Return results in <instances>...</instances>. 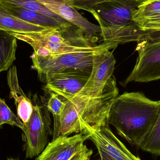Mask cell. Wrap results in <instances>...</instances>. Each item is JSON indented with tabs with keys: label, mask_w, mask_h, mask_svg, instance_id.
Wrapping results in <instances>:
<instances>
[{
	"label": "cell",
	"mask_w": 160,
	"mask_h": 160,
	"mask_svg": "<svg viewBox=\"0 0 160 160\" xmlns=\"http://www.w3.org/2000/svg\"><path fill=\"white\" fill-rule=\"evenodd\" d=\"M90 76L80 73L55 74L47 80L46 88L65 100H73L77 98Z\"/></svg>",
	"instance_id": "cell-11"
},
{
	"label": "cell",
	"mask_w": 160,
	"mask_h": 160,
	"mask_svg": "<svg viewBox=\"0 0 160 160\" xmlns=\"http://www.w3.org/2000/svg\"><path fill=\"white\" fill-rule=\"evenodd\" d=\"M160 13V0H143L133 13L135 21Z\"/></svg>",
	"instance_id": "cell-19"
},
{
	"label": "cell",
	"mask_w": 160,
	"mask_h": 160,
	"mask_svg": "<svg viewBox=\"0 0 160 160\" xmlns=\"http://www.w3.org/2000/svg\"><path fill=\"white\" fill-rule=\"evenodd\" d=\"M7 80L10 89V98L15 100L18 117L23 123H26L32 113L33 104L20 87L16 66H13L8 70Z\"/></svg>",
	"instance_id": "cell-13"
},
{
	"label": "cell",
	"mask_w": 160,
	"mask_h": 160,
	"mask_svg": "<svg viewBox=\"0 0 160 160\" xmlns=\"http://www.w3.org/2000/svg\"><path fill=\"white\" fill-rule=\"evenodd\" d=\"M49 112L45 105L36 103L28 122L23 123L22 139L27 158L39 156L48 145L49 136L52 135Z\"/></svg>",
	"instance_id": "cell-5"
},
{
	"label": "cell",
	"mask_w": 160,
	"mask_h": 160,
	"mask_svg": "<svg viewBox=\"0 0 160 160\" xmlns=\"http://www.w3.org/2000/svg\"><path fill=\"white\" fill-rule=\"evenodd\" d=\"M136 22L143 30L160 32V13Z\"/></svg>",
	"instance_id": "cell-22"
},
{
	"label": "cell",
	"mask_w": 160,
	"mask_h": 160,
	"mask_svg": "<svg viewBox=\"0 0 160 160\" xmlns=\"http://www.w3.org/2000/svg\"><path fill=\"white\" fill-rule=\"evenodd\" d=\"M10 33L17 39L31 45L34 50L32 55L39 57L106 48L114 49L118 47L115 44L104 42L95 45L87 38L78 27L51 28L28 33Z\"/></svg>",
	"instance_id": "cell-3"
},
{
	"label": "cell",
	"mask_w": 160,
	"mask_h": 160,
	"mask_svg": "<svg viewBox=\"0 0 160 160\" xmlns=\"http://www.w3.org/2000/svg\"><path fill=\"white\" fill-rule=\"evenodd\" d=\"M17 40L11 33L0 30V73L7 70L16 60Z\"/></svg>",
	"instance_id": "cell-16"
},
{
	"label": "cell",
	"mask_w": 160,
	"mask_h": 160,
	"mask_svg": "<svg viewBox=\"0 0 160 160\" xmlns=\"http://www.w3.org/2000/svg\"><path fill=\"white\" fill-rule=\"evenodd\" d=\"M0 4L14 16L26 22L48 29L58 27L63 28L58 22L47 15L12 4L7 3H0Z\"/></svg>",
	"instance_id": "cell-14"
},
{
	"label": "cell",
	"mask_w": 160,
	"mask_h": 160,
	"mask_svg": "<svg viewBox=\"0 0 160 160\" xmlns=\"http://www.w3.org/2000/svg\"><path fill=\"white\" fill-rule=\"evenodd\" d=\"M3 124L16 126L21 129L23 127V122L9 109L4 99L0 98V129Z\"/></svg>",
	"instance_id": "cell-20"
},
{
	"label": "cell",
	"mask_w": 160,
	"mask_h": 160,
	"mask_svg": "<svg viewBox=\"0 0 160 160\" xmlns=\"http://www.w3.org/2000/svg\"><path fill=\"white\" fill-rule=\"evenodd\" d=\"M88 134L80 132L71 137H59L49 143L36 160H72L86 146Z\"/></svg>",
	"instance_id": "cell-10"
},
{
	"label": "cell",
	"mask_w": 160,
	"mask_h": 160,
	"mask_svg": "<svg viewBox=\"0 0 160 160\" xmlns=\"http://www.w3.org/2000/svg\"><path fill=\"white\" fill-rule=\"evenodd\" d=\"M143 0H66L76 9L91 13L99 24L103 42H139L160 36L159 31L143 30L133 18Z\"/></svg>",
	"instance_id": "cell-1"
},
{
	"label": "cell",
	"mask_w": 160,
	"mask_h": 160,
	"mask_svg": "<svg viewBox=\"0 0 160 160\" xmlns=\"http://www.w3.org/2000/svg\"><path fill=\"white\" fill-rule=\"evenodd\" d=\"M48 9L81 29L91 43L95 44L100 37V27L88 20L66 0H36Z\"/></svg>",
	"instance_id": "cell-9"
},
{
	"label": "cell",
	"mask_w": 160,
	"mask_h": 160,
	"mask_svg": "<svg viewBox=\"0 0 160 160\" xmlns=\"http://www.w3.org/2000/svg\"><path fill=\"white\" fill-rule=\"evenodd\" d=\"M47 29H48L20 19L0 4V30L16 33H28Z\"/></svg>",
	"instance_id": "cell-15"
},
{
	"label": "cell",
	"mask_w": 160,
	"mask_h": 160,
	"mask_svg": "<svg viewBox=\"0 0 160 160\" xmlns=\"http://www.w3.org/2000/svg\"><path fill=\"white\" fill-rule=\"evenodd\" d=\"M81 132L89 136L98 149L101 160H142L132 153L115 135L108 122L90 126L81 119Z\"/></svg>",
	"instance_id": "cell-6"
},
{
	"label": "cell",
	"mask_w": 160,
	"mask_h": 160,
	"mask_svg": "<svg viewBox=\"0 0 160 160\" xmlns=\"http://www.w3.org/2000/svg\"><path fill=\"white\" fill-rule=\"evenodd\" d=\"M137 43L136 64L122 82L124 86L131 82H147L160 79V36Z\"/></svg>",
	"instance_id": "cell-7"
},
{
	"label": "cell",
	"mask_w": 160,
	"mask_h": 160,
	"mask_svg": "<svg viewBox=\"0 0 160 160\" xmlns=\"http://www.w3.org/2000/svg\"><path fill=\"white\" fill-rule=\"evenodd\" d=\"M138 148L152 155L160 156V112L155 125Z\"/></svg>",
	"instance_id": "cell-18"
},
{
	"label": "cell",
	"mask_w": 160,
	"mask_h": 160,
	"mask_svg": "<svg viewBox=\"0 0 160 160\" xmlns=\"http://www.w3.org/2000/svg\"><path fill=\"white\" fill-rule=\"evenodd\" d=\"M57 94L51 92L50 97L46 107L53 116H59L65 108L66 103L64 99Z\"/></svg>",
	"instance_id": "cell-21"
},
{
	"label": "cell",
	"mask_w": 160,
	"mask_h": 160,
	"mask_svg": "<svg viewBox=\"0 0 160 160\" xmlns=\"http://www.w3.org/2000/svg\"><path fill=\"white\" fill-rule=\"evenodd\" d=\"M87 160H90V159H89Z\"/></svg>",
	"instance_id": "cell-24"
},
{
	"label": "cell",
	"mask_w": 160,
	"mask_h": 160,
	"mask_svg": "<svg viewBox=\"0 0 160 160\" xmlns=\"http://www.w3.org/2000/svg\"><path fill=\"white\" fill-rule=\"evenodd\" d=\"M0 3L12 4L47 15L58 22L64 29H69L76 26L58 15L52 13L36 0H0Z\"/></svg>",
	"instance_id": "cell-17"
},
{
	"label": "cell",
	"mask_w": 160,
	"mask_h": 160,
	"mask_svg": "<svg viewBox=\"0 0 160 160\" xmlns=\"http://www.w3.org/2000/svg\"><path fill=\"white\" fill-rule=\"evenodd\" d=\"M7 160H18L12 158H8L7 159Z\"/></svg>",
	"instance_id": "cell-23"
},
{
	"label": "cell",
	"mask_w": 160,
	"mask_h": 160,
	"mask_svg": "<svg viewBox=\"0 0 160 160\" xmlns=\"http://www.w3.org/2000/svg\"><path fill=\"white\" fill-rule=\"evenodd\" d=\"M106 49L62 53L46 57L32 55L31 58L39 79L46 83L52 75L60 73H80L90 75L94 56L99 52Z\"/></svg>",
	"instance_id": "cell-4"
},
{
	"label": "cell",
	"mask_w": 160,
	"mask_h": 160,
	"mask_svg": "<svg viewBox=\"0 0 160 160\" xmlns=\"http://www.w3.org/2000/svg\"><path fill=\"white\" fill-rule=\"evenodd\" d=\"M65 108L62 113L53 116L52 140L59 137H68L82 131L79 108L74 101L65 100Z\"/></svg>",
	"instance_id": "cell-12"
},
{
	"label": "cell",
	"mask_w": 160,
	"mask_h": 160,
	"mask_svg": "<svg viewBox=\"0 0 160 160\" xmlns=\"http://www.w3.org/2000/svg\"><path fill=\"white\" fill-rule=\"evenodd\" d=\"M110 50H103L94 56L90 77L76 99L86 103L102 95L107 82L113 76L115 65V59Z\"/></svg>",
	"instance_id": "cell-8"
},
{
	"label": "cell",
	"mask_w": 160,
	"mask_h": 160,
	"mask_svg": "<svg viewBox=\"0 0 160 160\" xmlns=\"http://www.w3.org/2000/svg\"><path fill=\"white\" fill-rule=\"evenodd\" d=\"M160 112V100H151L141 92H125L113 102L108 122L129 143L139 147Z\"/></svg>",
	"instance_id": "cell-2"
}]
</instances>
